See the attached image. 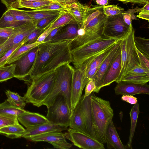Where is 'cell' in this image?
I'll return each instance as SVG.
<instances>
[{
  "instance_id": "cell-58",
  "label": "cell",
  "mask_w": 149,
  "mask_h": 149,
  "mask_svg": "<svg viewBox=\"0 0 149 149\" xmlns=\"http://www.w3.org/2000/svg\"><path fill=\"white\" fill-rule=\"evenodd\" d=\"M141 11H149V3L146 4L142 8H141L140 12Z\"/></svg>"
},
{
  "instance_id": "cell-43",
  "label": "cell",
  "mask_w": 149,
  "mask_h": 149,
  "mask_svg": "<svg viewBox=\"0 0 149 149\" xmlns=\"http://www.w3.org/2000/svg\"><path fill=\"white\" fill-rule=\"evenodd\" d=\"M59 13L48 17L40 20L36 24V27L43 29H47L57 19Z\"/></svg>"
},
{
  "instance_id": "cell-17",
  "label": "cell",
  "mask_w": 149,
  "mask_h": 149,
  "mask_svg": "<svg viewBox=\"0 0 149 149\" xmlns=\"http://www.w3.org/2000/svg\"><path fill=\"white\" fill-rule=\"evenodd\" d=\"M149 81V69L139 65L127 72L121 81L143 85Z\"/></svg>"
},
{
  "instance_id": "cell-30",
  "label": "cell",
  "mask_w": 149,
  "mask_h": 149,
  "mask_svg": "<svg viewBox=\"0 0 149 149\" xmlns=\"http://www.w3.org/2000/svg\"><path fill=\"white\" fill-rule=\"evenodd\" d=\"M42 42H36L22 45L11 56L7 61L6 64L9 65L19 60L30 50Z\"/></svg>"
},
{
  "instance_id": "cell-34",
  "label": "cell",
  "mask_w": 149,
  "mask_h": 149,
  "mask_svg": "<svg viewBox=\"0 0 149 149\" xmlns=\"http://www.w3.org/2000/svg\"><path fill=\"white\" fill-rule=\"evenodd\" d=\"M5 92L8 97L6 100L10 104L21 109H24L26 103L24 97L10 90H6Z\"/></svg>"
},
{
  "instance_id": "cell-18",
  "label": "cell",
  "mask_w": 149,
  "mask_h": 149,
  "mask_svg": "<svg viewBox=\"0 0 149 149\" xmlns=\"http://www.w3.org/2000/svg\"><path fill=\"white\" fill-rule=\"evenodd\" d=\"M84 88L82 72L79 68L74 69L71 90L70 101L72 114L81 98Z\"/></svg>"
},
{
  "instance_id": "cell-32",
  "label": "cell",
  "mask_w": 149,
  "mask_h": 149,
  "mask_svg": "<svg viewBox=\"0 0 149 149\" xmlns=\"http://www.w3.org/2000/svg\"><path fill=\"white\" fill-rule=\"evenodd\" d=\"M26 111L10 104L7 100L0 104V113L17 117Z\"/></svg>"
},
{
  "instance_id": "cell-10",
  "label": "cell",
  "mask_w": 149,
  "mask_h": 149,
  "mask_svg": "<svg viewBox=\"0 0 149 149\" xmlns=\"http://www.w3.org/2000/svg\"><path fill=\"white\" fill-rule=\"evenodd\" d=\"M115 44L93 55L81 64L79 68L81 70L82 73V84L84 88L88 80L93 77L102 62L108 55Z\"/></svg>"
},
{
  "instance_id": "cell-25",
  "label": "cell",
  "mask_w": 149,
  "mask_h": 149,
  "mask_svg": "<svg viewBox=\"0 0 149 149\" xmlns=\"http://www.w3.org/2000/svg\"><path fill=\"white\" fill-rule=\"evenodd\" d=\"M69 126L70 128L90 136L86 127L79 102L73 111Z\"/></svg>"
},
{
  "instance_id": "cell-45",
  "label": "cell",
  "mask_w": 149,
  "mask_h": 149,
  "mask_svg": "<svg viewBox=\"0 0 149 149\" xmlns=\"http://www.w3.org/2000/svg\"><path fill=\"white\" fill-rule=\"evenodd\" d=\"M85 86V93L83 95L84 97L90 95L96 88L95 83L92 79L88 80Z\"/></svg>"
},
{
  "instance_id": "cell-59",
  "label": "cell",
  "mask_w": 149,
  "mask_h": 149,
  "mask_svg": "<svg viewBox=\"0 0 149 149\" xmlns=\"http://www.w3.org/2000/svg\"><path fill=\"white\" fill-rule=\"evenodd\" d=\"M8 38L0 37V46L2 45L7 40Z\"/></svg>"
},
{
  "instance_id": "cell-41",
  "label": "cell",
  "mask_w": 149,
  "mask_h": 149,
  "mask_svg": "<svg viewBox=\"0 0 149 149\" xmlns=\"http://www.w3.org/2000/svg\"><path fill=\"white\" fill-rule=\"evenodd\" d=\"M18 123L17 117L0 113V129Z\"/></svg>"
},
{
  "instance_id": "cell-39",
  "label": "cell",
  "mask_w": 149,
  "mask_h": 149,
  "mask_svg": "<svg viewBox=\"0 0 149 149\" xmlns=\"http://www.w3.org/2000/svg\"><path fill=\"white\" fill-rule=\"evenodd\" d=\"M36 27L23 40L24 44H29L36 42L39 36L47 29Z\"/></svg>"
},
{
  "instance_id": "cell-48",
  "label": "cell",
  "mask_w": 149,
  "mask_h": 149,
  "mask_svg": "<svg viewBox=\"0 0 149 149\" xmlns=\"http://www.w3.org/2000/svg\"><path fill=\"white\" fill-rule=\"evenodd\" d=\"M14 27L0 28V37L8 38L12 34Z\"/></svg>"
},
{
  "instance_id": "cell-8",
  "label": "cell",
  "mask_w": 149,
  "mask_h": 149,
  "mask_svg": "<svg viewBox=\"0 0 149 149\" xmlns=\"http://www.w3.org/2000/svg\"><path fill=\"white\" fill-rule=\"evenodd\" d=\"M47 109L46 117L50 122L67 127L69 126L71 116L68 105L63 95H58Z\"/></svg>"
},
{
  "instance_id": "cell-24",
  "label": "cell",
  "mask_w": 149,
  "mask_h": 149,
  "mask_svg": "<svg viewBox=\"0 0 149 149\" xmlns=\"http://www.w3.org/2000/svg\"><path fill=\"white\" fill-rule=\"evenodd\" d=\"M65 7L66 10L72 16L77 24L79 29L80 28L86 17L90 7L78 2Z\"/></svg>"
},
{
  "instance_id": "cell-60",
  "label": "cell",
  "mask_w": 149,
  "mask_h": 149,
  "mask_svg": "<svg viewBox=\"0 0 149 149\" xmlns=\"http://www.w3.org/2000/svg\"><path fill=\"white\" fill-rule=\"evenodd\" d=\"M38 0H19V1H31Z\"/></svg>"
},
{
  "instance_id": "cell-20",
  "label": "cell",
  "mask_w": 149,
  "mask_h": 149,
  "mask_svg": "<svg viewBox=\"0 0 149 149\" xmlns=\"http://www.w3.org/2000/svg\"><path fill=\"white\" fill-rule=\"evenodd\" d=\"M67 129V127L55 125L49 122L26 128L22 137L29 140L42 134L54 131H62Z\"/></svg>"
},
{
  "instance_id": "cell-51",
  "label": "cell",
  "mask_w": 149,
  "mask_h": 149,
  "mask_svg": "<svg viewBox=\"0 0 149 149\" xmlns=\"http://www.w3.org/2000/svg\"><path fill=\"white\" fill-rule=\"evenodd\" d=\"M51 25L39 36L36 42L40 43L44 42V40L52 30L51 28Z\"/></svg>"
},
{
  "instance_id": "cell-19",
  "label": "cell",
  "mask_w": 149,
  "mask_h": 149,
  "mask_svg": "<svg viewBox=\"0 0 149 149\" xmlns=\"http://www.w3.org/2000/svg\"><path fill=\"white\" fill-rule=\"evenodd\" d=\"M114 90L116 95H133L139 94H149V86L147 84L142 85L120 81L117 84Z\"/></svg>"
},
{
  "instance_id": "cell-1",
  "label": "cell",
  "mask_w": 149,
  "mask_h": 149,
  "mask_svg": "<svg viewBox=\"0 0 149 149\" xmlns=\"http://www.w3.org/2000/svg\"><path fill=\"white\" fill-rule=\"evenodd\" d=\"M72 40L42 42L38 47L36 58L29 75L30 80L73 61L70 43Z\"/></svg>"
},
{
  "instance_id": "cell-4",
  "label": "cell",
  "mask_w": 149,
  "mask_h": 149,
  "mask_svg": "<svg viewBox=\"0 0 149 149\" xmlns=\"http://www.w3.org/2000/svg\"><path fill=\"white\" fill-rule=\"evenodd\" d=\"M91 110L95 127L102 144L106 143L105 133L106 129L114 113L110 102L98 97L94 92L90 95Z\"/></svg>"
},
{
  "instance_id": "cell-57",
  "label": "cell",
  "mask_w": 149,
  "mask_h": 149,
  "mask_svg": "<svg viewBox=\"0 0 149 149\" xmlns=\"http://www.w3.org/2000/svg\"><path fill=\"white\" fill-rule=\"evenodd\" d=\"M97 3L100 6H104L107 5L108 3V0H95Z\"/></svg>"
},
{
  "instance_id": "cell-15",
  "label": "cell",
  "mask_w": 149,
  "mask_h": 149,
  "mask_svg": "<svg viewBox=\"0 0 149 149\" xmlns=\"http://www.w3.org/2000/svg\"><path fill=\"white\" fill-rule=\"evenodd\" d=\"M79 103L86 127L90 136L101 143L94 123L90 95L85 97H84L83 95H82Z\"/></svg>"
},
{
  "instance_id": "cell-29",
  "label": "cell",
  "mask_w": 149,
  "mask_h": 149,
  "mask_svg": "<svg viewBox=\"0 0 149 149\" xmlns=\"http://www.w3.org/2000/svg\"><path fill=\"white\" fill-rule=\"evenodd\" d=\"M59 10H24L31 18L32 22L36 24L40 20L48 17L59 13Z\"/></svg>"
},
{
  "instance_id": "cell-14",
  "label": "cell",
  "mask_w": 149,
  "mask_h": 149,
  "mask_svg": "<svg viewBox=\"0 0 149 149\" xmlns=\"http://www.w3.org/2000/svg\"><path fill=\"white\" fill-rule=\"evenodd\" d=\"M121 51L119 40L102 62L98 70L92 78L94 81L96 85V88L94 92L98 93L102 88L103 79L105 72L113 60Z\"/></svg>"
},
{
  "instance_id": "cell-31",
  "label": "cell",
  "mask_w": 149,
  "mask_h": 149,
  "mask_svg": "<svg viewBox=\"0 0 149 149\" xmlns=\"http://www.w3.org/2000/svg\"><path fill=\"white\" fill-rule=\"evenodd\" d=\"M75 23V20L69 13L66 10H61L58 17L51 25V28L52 30L59 26Z\"/></svg>"
},
{
  "instance_id": "cell-54",
  "label": "cell",
  "mask_w": 149,
  "mask_h": 149,
  "mask_svg": "<svg viewBox=\"0 0 149 149\" xmlns=\"http://www.w3.org/2000/svg\"><path fill=\"white\" fill-rule=\"evenodd\" d=\"M123 20L125 22L130 26L132 24V17L130 14L123 11L122 13Z\"/></svg>"
},
{
  "instance_id": "cell-47",
  "label": "cell",
  "mask_w": 149,
  "mask_h": 149,
  "mask_svg": "<svg viewBox=\"0 0 149 149\" xmlns=\"http://www.w3.org/2000/svg\"><path fill=\"white\" fill-rule=\"evenodd\" d=\"M2 3L6 7L7 9L10 8H19V0H1Z\"/></svg>"
},
{
  "instance_id": "cell-38",
  "label": "cell",
  "mask_w": 149,
  "mask_h": 149,
  "mask_svg": "<svg viewBox=\"0 0 149 149\" xmlns=\"http://www.w3.org/2000/svg\"><path fill=\"white\" fill-rule=\"evenodd\" d=\"M7 9L17 21L23 23L32 22L31 18L24 10L12 8Z\"/></svg>"
},
{
  "instance_id": "cell-56",
  "label": "cell",
  "mask_w": 149,
  "mask_h": 149,
  "mask_svg": "<svg viewBox=\"0 0 149 149\" xmlns=\"http://www.w3.org/2000/svg\"><path fill=\"white\" fill-rule=\"evenodd\" d=\"M137 17L149 21V11H141L139 13V15L136 16Z\"/></svg>"
},
{
  "instance_id": "cell-5",
  "label": "cell",
  "mask_w": 149,
  "mask_h": 149,
  "mask_svg": "<svg viewBox=\"0 0 149 149\" xmlns=\"http://www.w3.org/2000/svg\"><path fill=\"white\" fill-rule=\"evenodd\" d=\"M135 31L131 24L126 34L119 40L121 51V65L119 76L116 81L118 83L127 71L134 67L141 65L134 41Z\"/></svg>"
},
{
  "instance_id": "cell-28",
  "label": "cell",
  "mask_w": 149,
  "mask_h": 149,
  "mask_svg": "<svg viewBox=\"0 0 149 149\" xmlns=\"http://www.w3.org/2000/svg\"><path fill=\"white\" fill-rule=\"evenodd\" d=\"M139 113V104L137 102L132 107L130 113L131 120V126L129 140L126 145L125 146L127 149H132V141Z\"/></svg>"
},
{
  "instance_id": "cell-22",
  "label": "cell",
  "mask_w": 149,
  "mask_h": 149,
  "mask_svg": "<svg viewBox=\"0 0 149 149\" xmlns=\"http://www.w3.org/2000/svg\"><path fill=\"white\" fill-rule=\"evenodd\" d=\"M17 118L18 121L26 128L49 122L45 116L39 113L26 111Z\"/></svg>"
},
{
  "instance_id": "cell-16",
  "label": "cell",
  "mask_w": 149,
  "mask_h": 149,
  "mask_svg": "<svg viewBox=\"0 0 149 149\" xmlns=\"http://www.w3.org/2000/svg\"><path fill=\"white\" fill-rule=\"evenodd\" d=\"M29 140L34 142H47L52 144L54 148L57 149H68L72 146L66 141L64 134L61 131L42 134L31 138Z\"/></svg>"
},
{
  "instance_id": "cell-27",
  "label": "cell",
  "mask_w": 149,
  "mask_h": 149,
  "mask_svg": "<svg viewBox=\"0 0 149 149\" xmlns=\"http://www.w3.org/2000/svg\"><path fill=\"white\" fill-rule=\"evenodd\" d=\"M25 130L18 123L1 129L0 134L10 138H18L22 137Z\"/></svg>"
},
{
  "instance_id": "cell-52",
  "label": "cell",
  "mask_w": 149,
  "mask_h": 149,
  "mask_svg": "<svg viewBox=\"0 0 149 149\" xmlns=\"http://www.w3.org/2000/svg\"><path fill=\"white\" fill-rule=\"evenodd\" d=\"M120 1L123 3H136L139 5L145 4L149 3V0H116Z\"/></svg>"
},
{
  "instance_id": "cell-40",
  "label": "cell",
  "mask_w": 149,
  "mask_h": 149,
  "mask_svg": "<svg viewBox=\"0 0 149 149\" xmlns=\"http://www.w3.org/2000/svg\"><path fill=\"white\" fill-rule=\"evenodd\" d=\"M103 12L107 16L118 15L123 11L124 9L117 5H107L103 7Z\"/></svg>"
},
{
  "instance_id": "cell-13",
  "label": "cell",
  "mask_w": 149,
  "mask_h": 149,
  "mask_svg": "<svg viewBox=\"0 0 149 149\" xmlns=\"http://www.w3.org/2000/svg\"><path fill=\"white\" fill-rule=\"evenodd\" d=\"M66 139L78 147L84 149H104L102 144L91 137L77 130L67 129L64 134Z\"/></svg>"
},
{
  "instance_id": "cell-2",
  "label": "cell",
  "mask_w": 149,
  "mask_h": 149,
  "mask_svg": "<svg viewBox=\"0 0 149 149\" xmlns=\"http://www.w3.org/2000/svg\"><path fill=\"white\" fill-rule=\"evenodd\" d=\"M70 63L61 65L56 68V74L52 91L42 104L47 108L51 106L59 95H63L68 105L71 117L70 97L72 81L74 70Z\"/></svg>"
},
{
  "instance_id": "cell-33",
  "label": "cell",
  "mask_w": 149,
  "mask_h": 149,
  "mask_svg": "<svg viewBox=\"0 0 149 149\" xmlns=\"http://www.w3.org/2000/svg\"><path fill=\"white\" fill-rule=\"evenodd\" d=\"M24 23L16 20L8 9L0 18V28L15 27Z\"/></svg>"
},
{
  "instance_id": "cell-21",
  "label": "cell",
  "mask_w": 149,
  "mask_h": 149,
  "mask_svg": "<svg viewBox=\"0 0 149 149\" xmlns=\"http://www.w3.org/2000/svg\"><path fill=\"white\" fill-rule=\"evenodd\" d=\"M121 65L120 52L115 58L105 72L103 79L102 88L116 81L119 75Z\"/></svg>"
},
{
  "instance_id": "cell-36",
  "label": "cell",
  "mask_w": 149,
  "mask_h": 149,
  "mask_svg": "<svg viewBox=\"0 0 149 149\" xmlns=\"http://www.w3.org/2000/svg\"><path fill=\"white\" fill-rule=\"evenodd\" d=\"M15 64L13 63L8 65L0 67V82L14 77Z\"/></svg>"
},
{
  "instance_id": "cell-7",
  "label": "cell",
  "mask_w": 149,
  "mask_h": 149,
  "mask_svg": "<svg viewBox=\"0 0 149 149\" xmlns=\"http://www.w3.org/2000/svg\"><path fill=\"white\" fill-rule=\"evenodd\" d=\"M103 6H95L90 8L86 17L81 27L78 35L84 33L102 36L104 25L107 17L103 13Z\"/></svg>"
},
{
  "instance_id": "cell-44",
  "label": "cell",
  "mask_w": 149,
  "mask_h": 149,
  "mask_svg": "<svg viewBox=\"0 0 149 149\" xmlns=\"http://www.w3.org/2000/svg\"><path fill=\"white\" fill-rule=\"evenodd\" d=\"M66 10V7L61 4L56 2L52 3L38 8L36 10Z\"/></svg>"
},
{
  "instance_id": "cell-50",
  "label": "cell",
  "mask_w": 149,
  "mask_h": 149,
  "mask_svg": "<svg viewBox=\"0 0 149 149\" xmlns=\"http://www.w3.org/2000/svg\"><path fill=\"white\" fill-rule=\"evenodd\" d=\"M64 26H59L53 29L44 41V42L50 41L56 35Z\"/></svg>"
},
{
  "instance_id": "cell-9",
  "label": "cell",
  "mask_w": 149,
  "mask_h": 149,
  "mask_svg": "<svg viewBox=\"0 0 149 149\" xmlns=\"http://www.w3.org/2000/svg\"><path fill=\"white\" fill-rule=\"evenodd\" d=\"M122 13L107 17L104 23L102 35L106 38L119 40L126 34L130 26L125 22Z\"/></svg>"
},
{
  "instance_id": "cell-11",
  "label": "cell",
  "mask_w": 149,
  "mask_h": 149,
  "mask_svg": "<svg viewBox=\"0 0 149 149\" xmlns=\"http://www.w3.org/2000/svg\"><path fill=\"white\" fill-rule=\"evenodd\" d=\"M36 28V24L30 22L14 27L11 35L0 46V58L13 46L22 42Z\"/></svg>"
},
{
  "instance_id": "cell-46",
  "label": "cell",
  "mask_w": 149,
  "mask_h": 149,
  "mask_svg": "<svg viewBox=\"0 0 149 149\" xmlns=\"http://www.w3.org/2000/svg\"><path fill=\"white\" fill-rule=\"evenodd\" d=\"M136 51L139 60L140 65L143 68L149 69V57L140 52L137 49Z\"/></svg>"
},
{
  "instance_id": "cell-55",
  "label": "cell",
  "mask_w": 149,
  "mask_h": 149,
  "mask_svg": "<svg viewBox=\"0 0 149 149\" xmlns=\"http://www.w3.org/2000/svg\"><path fill=\"white\" fill-rule=\"evenodd\" d=\"M54 2L58 3L65 6L77 2L78 0H49Z\"/></svg>"
},
{
  "instance_id": "cell-35",
  "label": "cell",
  "mask_w": 149,
  "mask_h": 149,
  "mask_svg": "<svg viewBox=\"0 0 149 149\" xmlns=\"http://www.w3.org/2000/svg\"><path fill=\"white\" fill-rule=\"evenodd\" d=\"M134 41L136 47L140 52L149 57V40L134 36Z\"/></svg>"
},
{
  "instance_id": "cell-12",
  "label": "cell",
  "mask_w": 149,
  "mask_h": 149,
  "mask_svg": "<svg viewBox=\"0 0 149 149\" xmlns=\"http://www.w3.org/2000/svg\"><path fill=\"white\" fill-rule=\"evenodd\" d=\"M38 45L30 50L19 59L13 63L15 64L14 77L26 82L35 61Z\"/></svg>"
},
{
  "instance_id": "cell-26",
  "label": "cell",
  "mask_w": 149,
  "mask_h": 149,
  "mask_svg": "<svg viewBox=\"0 0 149 149\" xmlns=\"http://www.w3.org/2000/svg\"><path fill=\"white\" fill-rule=\"evenodd\" d=\"M78 26L77 23L64 26L55 36L49 42H55L72 40L78 35Z\"/></svg>"
},
{
  "instance_id": "cell-49",
  "label": "cell",
  "mask_w": 149,
  "mask_h": 149,
  "mask_svg": "<svg viewBox=\"0 0 149 149\" xmlns=\"http://www.w3.org/2000/svg\"><path fill=\"white\" fill-rule=\"evenodd\" d=\"M121 99L131 104H134L138 102L137 98L132 95H123Z\"/></svg>"
},
{
  "instance_id": "cell-6",
  "label": "cell",
  "mask_w": 149,
  "mask_h": 149,
  "mask_svg": "<svg viewBox=\"0 0 149 149\" xmlns=\"http://www.w3.org/2000/svg\"><path fill=\"white\" fill-rule=\"evenodd\" d=\"M118 40L102 37L71 49L74 69L79 68L86 59L116 44Z\"/></svg>"
},
{
  "instance_id": "cell-53",
  "label": "cell",
  "mask_w": 149,
  "mask_h": 149,
  "mask_svg": "<svg viewBox=\"0 0 149 149\" xmlns=\"http://www.w3.org/2000/svg\"><path fill=\"white\" fill-rule=\"evenodd\" d=\"M141 11V8L136 7V8L132 9H129L126 11L124 12L125 13H128L130 14L131 16L132 20L135 19L138 20V19L134 14V13L137 12H140Z\"/></svg>"
},
{
  "instance_id": "cell-42",
  "label": "cell",
  "mask_w": 149,
  "mask_h": 149,
  "mask_svg": "<svg viewBox=\"0 0 149 149\" xmlns=\"http://www.w3.org/2000/svg\"><path fill=\"white\" fill-rule=\"evenodd\" d=\"M23 40L10 49L0 58V67L5 66L7 61L13 53L21 46L24 45Z\"/></svg>"
},
{
  "instance_id": "cell-23",
  "label": "cell",
  "mask_w": 149,
  "mask_h": 149,
  "mask_svg": "<svg viewBox=\"0 0 149 149\" xmlns=\"http://www.w3.org/2000/svg\"><path fill=\"white\" fill-rule=\"evenodd\" d=\"M105 137L108 149H126L122 143L113 124L112 119L109 122L107 127Z\"/></svg>"
},
{
  "instance_id": "cell-37",
  "label": "cell",
  "mask_w": 149,
  "mask_h": 149,
  "mask_svg": "<svg viewBox=\"0 0 149 149\" xmlns=\"http://www.w3.org/2000/svg\"><path fill=\"white\" fill-rule=\"evenodd\" d=\"M49 0H38L31 1H22L19 2V8H26L36 10L40 7L52 3Z\"/></svg>"
},
{
  "instance_id": "cell-3",
  "label": "cell",
  "mask_w": 149,
  "mask_h": 149,
  "mask_svg": "<svg viewBox=\"0 0 149 149\" xmlns=\"http://www.w3.org/2000/svg\"><path fill=\"white\" fill-rule=\"evenodd\" d=\"M56 70H54L31 80L28 84L24 96L26 103L32 104L38 107L51 93L55 79Z\"/></svg>"
}]
</instances>
